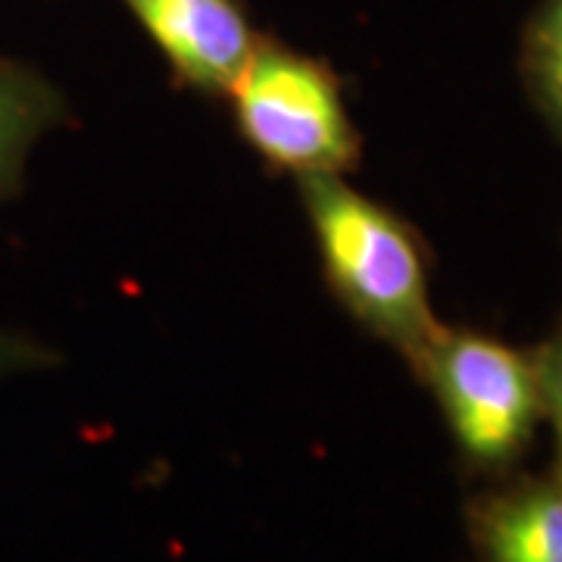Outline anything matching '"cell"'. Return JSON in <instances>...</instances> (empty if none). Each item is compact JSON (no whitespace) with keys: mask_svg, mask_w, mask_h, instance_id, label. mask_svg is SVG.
Listing matches in <instances>:
<instances>
[{"mask_svg":"<svg viewBox=\"0 0 562 562\" xmlns=\"http://www.w3.org/2000/svg\"><path fill=\"white\" fill-rule=\"evenodd\" d=\"M69 122L63 91L35 66L0 57V203L13 201L41 135Z\"/></svg>","mask_w":562,"mask_h":562,"instance_id":"6","label":"cell"},{"mask_svg":"<svg viewBox=\"0 0 562 562\" xmlns=\"http://www.w3.org/2000/svg\"><path fill=\"white\" fill-rule=\"evenodd\" d=\"M535 366L541 382L543 419L553 428V447H557V460L550 472L562 479V328L535 353Z\"/></svg>","mask_w":562,"mask_h":562,"instance_id":"8","label":"cell"},{"mask_svg":"<svg viewBox=\"0 0 562 562\" xmlns=\"http://www.w3.org/2000/svg\"><path fill=\"white\" fill-rule=\"evenodd\" d=\"M479 562H562V479L506 475L465 506Z\"/></svg>","mask_w":562,"mask_h":562,"instance_id":"5","label":"cell"},{"mask_svg":"<svg viewBox=\"0 0 562 562\" xmlns=\"http://www.w3.org/2000/svg\"><path fill=\"white\" fill-rule=\"evenodd\" d=\"M297 181L328 291L369 335L416 366L441 328L416 228L341 176Z\"/></svg>","mask_w":562,"mask_h":562,"instance_id":"1","label":"cell"},{"mask_svg":"<svg viewBox=\"0 0 562 562\" xmlns=\"http://www.w3.org/2000/svg\"><path fill=\"white\" fill-rule=\"evenodd\" d=\"M522 69L535 101L562 138V0H543L528 22Z\"/></svg>","mask_w":562,"mask_h":562,"instance_id":"7","label":"cell"},{"mask_svg":"<svg viewBox=\"0 0 562 562\" xmlns=\"http://www.w3.org/2000/svg\"><path fill=\"white\" fill-rule=\"evenodd\" d=\"M57 360V353L50 347H44L35 338L22 335V331H7L0 328V382L13 379L22 372H35Z\"/></svg>","mask_w":562,"mask_h":562,"instance_id":"9","label":"cell"},{"mask_svg":"<svg viewBox=\"0 0 562 562\" xmlns=\"http://www.w3.org/2000/svg\"><path fill=\"white\" fill-rule=\"evenodd\" d=\"M413 372L431 387L462 462L487 479L513 475L543 419L535 353L441 325Z\"/></svg>","mask_w":562,"mask_h":562,"instance_id":"2","label":"cell"},{"mask_svg":"<svg viewBox=\"0 0 562 562\" xmlns=\"http://www.w3.org/2000/svg\"><path fill=\"white\" fill-rule=\"evenodd\" d=\"M235 125L269 169L297 179L344 176L360 162V132L328 63L260 38L232 91Z\"/></svg>","mask_w":562,"mask_h":562,"instance_id":"3","label":"cell"},{"mask_svg":"<svg viewBox=\"0 0 562 562\" xmlns=\"http://www.w3.org/2000/svg\"><path fill=\"white\" fill-rule=\"evenodd\" d=\"M157 44L172 79L203 98H228L260 35L244 0H122Z\"/></svg>","mask_w":562,"mask_h":562,"instance_id":"4","label":"cell"}]
</instances>
